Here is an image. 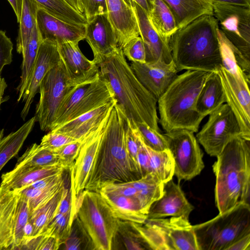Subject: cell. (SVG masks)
I'll use <instances>...</instances> for the list:
<instances>
[{"label":"cell","instance_id":"1","mask_svg":"<svg viewBox=\"0 0 250 250\" xmlns=\"http://www.w3.org/2000/svg\"><path fill=\"white\" fill-rule=\"evenodd\" d=\"M101 76L109 84L116 104L129 120L144 123L160 132L157 100L138 80L122 48L95 60Z\"/></svg>","mask_w":250,"mask_h":250},{"label":"cell","instance_id":"2","mask_svg":"<svg viewBox=\"0 0 250 250\" xmlns=\"http://www.w3.org/2000/svg\"><path fill=\"white\" fill-rule=\"evenodd\" d=\"M127 118L116 103L110 113L97 155L85 189L97 191L109 183H123L142 177L125 145Z\"/></svg>","mask_w":250,"mask_h":250},{"label":"cell","instance_id":"3","mask_svg":"<svg viewBox=\"0 0 250 250\" xmlns=\"http://www.w3.org/2000/svg\"><path fill=\"white\" fill-rule=\"evenodd\" d=\"M218 29L214 16L204 15L178 29L171 36L168 42L178 72H217L222 66Z\"/></svg>","mask_w":250,"mask_h":250},{"label":"cell","instance_id":"4","mask_svg":"<svg viewBox=\"0 0 250 250\" xmlns=\"http://www.w3.org/2000/svg\"><path fill=\"white\" fill-rule=\"evenodd\" d=\"M216 157L212 169L216 176L215 202L219 213L240 203L250 205V141L237 137Z\"/></svg>","mask_w":250,"mask_h":250},{"label":"cell","instance_id":"5","mask_svg":"<svg viewBox=\"0 0 250 250\" xmlns=\"http://www.w3.org/2000/svg\"><path fill=\"white\" fill-rule=\"evenodd\" d=\"M209 73L186 70L177 75L158 99L159 122L166 132L182 129L198 131L204 117L196 111V103Z\"/></svg>","mask_w":250,"mask_h":250},{"label":"cell","instance_id":"6","mask_svg":"<svg viewBox=\"0 0 250 250\" xmlns=\"http://www.w3.org/2000/svg\"><path fill=\"white\" fill-rule=\"evenodd\" d=\"M199 250H227L250 233V205L240 203L206 222L193 226Z\"/></svg>","mask_w":250,"mask_h":250},{"label":"cell","instance_id":"7","mask_svg":"<svg viewBox=\"0 0 250 250\" xmlns=\"http://www.w3.org/2000/svg\"><path fill=\"white\" fill-rule=\"evenodd\" d=\"M77 216L90 238L93 250L112 249L120 220L114 215L98 191L84 189L82 192Z\"/></svg>","mask_w":250,"mask_h":250},{"label":"cell","instance_id":"8","mask_svg":"<svg viewBox=\"0 0 250 250\" xmlns=\"http://www.w3.org/2000/svg\"><path fill=\"white\" fill-rule=\"evenodd\" d=\"M114 100L109 84L100 74L92 81L72 86L57 111L52 129Z\"/></svg>","mask_w":250,"mask_h":250},{"label":"cell","instance_id":"9","mask_svg":"<svg viewBox=\"0 0 250 250\" xmlns=\"http://www.w3.org/2000/svg\"><path fill=\"white\" fill-rule=\"evenodd\" d=\"M72 86L61 60L60 63L47 73L39 86L40 99L34 117L42 131L52 129L57 111Z\"/></svg>","mask_w":250,"mask_h":250},{"label":"cell","instance_id":"10","mask_svg":"<svg viewBox=\"0 0 250 250\" xmlns=\"http://www.w3.org/2000/svg\"><path fill=\"white\" fill-rule=\"evenodd\" d=\"M174 162V173L178 181L189 180L204 167L203 153L194 132L177 129L164 134Z\"/></svg>","mask_w":250,"mask_h":250},{"label":"cell","instance_id":"11","mask_svg":"<svg viewBox=\"0 0 250 250\" xmlns=\"http://www.w3.org/2000/svg\"><path fill=\"white\" fill-rule=\"evenodd\" d=\"M208 115V121L196 138L208 154L217 157L233 139L242 137L241 130L236 117L227 103Z\"/></svg>","mask_w":250,"mask_h":250},{"label":"cell","instance_id":"12","mask_svg":"<svg viewBox=\"0 0 250 250\" xmlns=\"http://www.w3.org/2000/svg\"><path fill=\"white\" fill-rule=\"evenodd\" d=\"M213 15L219 29L250 62V7L213 2Z\"/></svg>","mask_w":250,"mask_h":250},{"label":"cell","instance_id":"13","mask_svg":"<svg viewBox=\"0 0 250 250\" xmlns=\"http://www.w3.org/2000/svg\"><path fill=\"white\" fill-rule=\"evenodd\" d=\"M109 116L97 130L83 140L79 153L69 169L70 176V190L71 195L72 217L73 220L77 216L79 198L81 194L85 189L97 155Z\"/></svg>","mask_w":250,"mask_h":250},{"label":"cell","instance_id":"14","mask_svg":"<svg viewBox=\"0 0 250 250\" xmlns=\"http://www.w3.org/2000/svg\"><path fill=\"white\" fill-rule=\"evenodd\" d=\"M229 105L238 120L242 137L250 141V83L234 77L221 66L218 70Z\"/></svg>","mask_w":250,"mask_h":250},{"label":"cell","instance_id":"15","mask_svg":"<svg viewBox=\"0 0 250 250\" xmlns=\"http://www.w3.org/2000/svg\"><path fill=\"white\" fill-rule=\"evenodd\" d=\"M145 223L162 235L167 250H199L188 219L183 216L147 219Z\"/></svg>","mask_w":250,"mask_h":250},{"label":"cell","instance_id":"16","mask_svg":"<svg viewBox=\"0 0 250 250\" xmlns=\"http://www.w3.org/2000/svg\"><path fill=\"white\" fill-rule=\"evenodd\" d=\"M61 62L57 43L42 40L38 55L22 97L24 105L21 113L23 120L27 117L40 84L47 73Z\"/></svg>","mask_w":250,"mask_h":250},{"label":"cell","instance_id":"17","mask_svg":"<svg viewBox=\"0 0 250 250\" xmlns=\"http://www.w3.org/2000/svg\"><path fill=\"white\" fill-rule=\"evenodd\" d=\"M57 44L61 60L73 86L92 81L99 76V67L83 54L78 42L69 41Z\"/></svg>","mask_w":250,"mask_h":250},{"label":"cell","instance_id":"18","mask_svg":"<svg viewBox=\"0 0 250 250\" xmlns=\"http://www.w3.org/2000/svg\"><path fill=\"white\" fill-rule=\"evenodd\" d=\"M130 65L140 82L157 100L178 75L173 62H132Z\"/></svg>","mask_w":250,"mask_h":250},{"label":"cell","instance_id":"19","mask_svg":"<svg viewBox=\"0 0 250 250\" xmlns=\"http://www.w3.org/2000/svg\"><path fill=\"white\" fill-rule=\"evenodd\" d=\"M133 7L138 23L140 36L145 46L146 62H160L169 64L173 62L168 40L157 33L151 24L147 14L134 1Z\"/></svg>","mask_w":250,"mask_h":250},{"label":"cell","instance_id":"20","mask_svg":"<svg viewBox=\"0 0 250 250\" xmlns=\"http://www.w3.org/2000/svg\"><path fill=\"white\" fill-rule=\"evenodd\" d=\"M107 16L122 48L130 39L140 36L132 0H105Z\"/></svg>","mask_w":250,"mask_h":250},{"label":"cell","instance_id":"21","mask_svg":"<svg viewBox=\"0 0 250 250\" xmlns=\"http://www.w3.org/2000/svg\"><path fill=\"white\" fill-rule=\"evenodd\" d=\"M36 25L42 40H49L61 43L84 40L86 25L64 21L40 7L37 12Z\"/></svg>","mask_w":250,"mask_h":250},{"label":"cell","instance_id":"22","mask_svg":"<svg viewBox=\"0 0 250 250\" xmlns=\"http://www.w3.org/2000/svg\"><path fill=\"white\" fill-rule=\"evenodd\" d=\"M194 207L188 201L179 184L172 179L164 184L163 194L151 205L147 219L168 216L189 218Z\"/></svg>","mask_w":250,"mask_h":250},{"label":"cell","instance_id":"23","mask_svg":"<svg viewBox=\"0 0 250 250\" xmlns=\"http://www.w3.org/2000/svg\"><path fill=\"white\" fill-rule=\"evenodd\" d=\"M84 40L92 50L93 60L108 55L119 47L107 14L98 15L87 22Z\"/></svg>","mask_w":250,"mask_h":250},{"label":"cell","instance_id":"24","mask_svg":"<svg viewBox=\"0 0 250 250\" xmlns=\"http://www.w3.org/2000/svg\"><path fill=\"white\" fill-rule=\"evenodd\" d=\"M115 103V99L51 130L64 134L76 140H83L106 120Z\"/></svg>","mask_w":250,"mask_h":250},{"label":"cell","instance_id":"25","mask_svg":"<svg viewBox=\"0 0 250 250\" xmlns=\"http://www.w3.org/2000/svg\"><path fill=\"white\" fill-rule=\"evenodd\" d=\"M60 165L44 167L15 166L9 172L2 174L0 186L12 190H20L40 179L63 173Z\"/></svg>","mask_w":250,"mask_h":250},{"label":"cell","instance_id":"26","mask_svg":"<svg viewBox=\"0 0 250 250\" xmlns=\"http://www.w3.org/2000/svg\"><path fill=\"white\" fill-rule=\"evenodd\" d=\"M20 195L17 190H8L0 186V250L12 249Z\"/></svg>","mask_w":250,"mask_h":250},{"label":"cell","instance_id":"27","mask_svg":"<svg viewBox=\"0 0 250 250\" xmlns=\"http://www.w3.org/2000/svg\"><path fill=\"white\" fill-rule=\"evenodd\" d=\"M114 215L120 220L143 224L147 218L139 201L134 198L99 189L97 191Z\"/></svg>","mask_w":250,"mask_h":250},{"label":"cell","instance_id":"28","mask_svg":"<svg viewBox=\"0 0 250 250\" xmlns=\"http://www.w3.org/2000/svg\"><path fill=\"white\" fill-rule=\"evenodd\" d=\"M226 103V98L217 72H210L197 97L196 109L204 118Z\"/></svg>","mask_w":250,"mask_h":250},{"label":"cell","instance_id":"29","mask_svg":"<svg viewBox=\"0 0 250 250\" xmlns=\"http://www.w3.org/2000/svg\"><path fill=\"white\" fill-rule=\"evenodd\" d=\"M172 12L178 29L204 15H213L211 0H163Z\"/></svg>","mask_w":250,"mask_h":250},{"label":"cell","instance_id":"30","mask_svg":"<svg viewBox=\"0 0 250 250\" xmlns=\"http://www.w3.org/2000/svg\"><path fill=\"white\" fill-rule=\"evenodd\" d=\"M36 122L34 116L17 130L6 136L4 135V129L0 130V171L10 159L17 155Z\"/></svg>","mask_w":250,"mask_h":250},{"label":"cell","instance_id":"31","mask_svg":"<svg viewBox=\"0 0 250 250\" xmlns=\"http://www.w3.org/2000/svg\"><path fill=\"white\" fill-rule=\"evenodd\" d=\"M127 183L136 190L142 209L147 215L152 204L163 195L164 183L153 172Z\"/></svg>","mask_w":250,"mask_h":250},{"label":"cell","instance_id":"32","mask_svg":"<svg viewBox=\"0 0 250 250\" xmlns=\"http://www.w3.org/2000/svg\"><path fill=\"white\" fill-rule=\"evenodd\" d=\"M42 41L36 24L29 42L21 54L22 61L21 65V76L17 91L19 94L18 102L22 97L28 79L35 64L40 46Z\"/></svg>","mask_w":250,"mask_h":250},{"label":"cell","instance_id":"33","mask_svg":"<svg viewBox=\"0 0 250 250\" xmlns=\"http://www.w3.org/2000/svg\"><path fill=\"white\" fill-rule=\"evenodd\" d=\"M64 188V186L62 187L50 200L30 215L29 221L33 226V233L29 238L41 235L44 232L57 213Z\"/></svg>","mask_w":250,"mask_h":250},{"label":"cell","instance_id":"34","mask_svg":"<svg viewBox=\"0 0 250 250\" xmlns=\"http://www.w3.org/2000/svg\"><path fill=\"white\" fill-rule=\"evenodd\" d=\"M148 17L154 29L167 40H168L178 29L174 17L163 0H154Z\"/></svg>","mask_w":250,"mask_h":250},{"label":"cell","instance_id":"35","mask_svg":"<svg viewBox=\"0 0 250 250\" xmlns=\"http://www.w3.org/2000/svg\"><path fill=\"white\" fill-rule=\"evenodd\" d=\"M41 7L35 0H23L17 39V51L22 54L27 45L36 24V15Z\"/></svg>","mask_w":250,"mask_h":250},{"label":"cell","instance_id":"36","mask_svg":"<svg viewBox=\"0 0 250 250\" xmlns=\"http://www.w3.org/2000/svg\"><path fill=\"white\" fill-rule=\"evenodd\" d=\"M40 6L54 17L67 23L86 25L83 14L71 7L65 0H35Z\"/></svg>","mask_w":250,"mask_h":250},{"label":"cell","instance_id":"37","mask_svg":"<svg viewBox=\"0 0 250 250\" xmlns=\"http://www.w3.org/2000/svg\"><path fill=\"white\" fill-rule=\"evenodd\" d=\"M59 165H62L56 153L34 143L18 158L15 166L44 167Z\"/></svg>","mask_w":250,"mask_h":250},{"label":"cell","instance_id":"38","mask_svg":"<svg viewBox=\"0 0 250 250\" xmlns=\"http://www.w3.org/2000/svg\"><path fill=\"white\" fill-rule=\"evenodd\" d=\"M147 148L149 172L156 174L164 184L172 179L174 173V162L169 149L156 151L147 146Z\"/></svg>","mask_w":250,"mask_h":250},{"label":"cell","instance_id":"39","mask_svg":"<svg viewBox=\"0 0 250 250\" xmlns=\"http://www.w3.org/2000/svg\"><path fill=\"white\" fill-rule=\"evenodd\" d=\"M64 186V180L56 182L45 188H34L26 186L17 190L28 201L30 215L50 200Z\"/></svg>","mask_w":250,"mask_h":250},{"label":"cell","instance_id":"40","mask_svg":"<svg viewBox=\"0 0 250 250\" xmlns=\"http://www.w3.org/2000/svg\"><path fill=\"white\" fill-rule=\"evenodd\" d=\"M117 233L121 235L126 249L150 250L147 242L131 222L120 220Z\"/></svg>","mask_w":250,"mask_h":250},{"label":"cell","instance_id":"41","mask_svg":"<svg viewBox=\"0 0 250 250\" xmlns=\"http://www.w3.org/2000/svg\"><path fill=\"white\" fill-rule=\"evenodd\" d=\"M73 223L70 214L56 213L42 234L55 237L61 246L69 236Z\"/></svg>","mask_w":250,"mask_h":250},{"label":"cell","instance_id":"42","mask_svg":"<svg viewBox=\"0 0 250 250\" xmlns=\"http://www.w3.org/2000/svg\"><path fill=\"white\" fill-rule=\"evenodd\" d=\"M29 216L28 202L20 193L14 224V241L11 250H18L21 245L24 237V229L29 221Z\"/></svg>","mask_w":250,"mask_h":250},{"label":"cell","instance_id":"43","mask_svg":"<svg viewBox=\"0 0 250 250\" xmlns=\"http://www.w3.org/2000/svg\"><path fill=\"white\" fill-rule=\"evenodd\" d=\"M134 123L143 142L147 147L156 151H163L168 149L164 134L146 124Z\"/></svg>","mask_w":250,"mask_h":250},{"label":"cell","instance_id":"44","mask_svg":"<svg viewBox=\"0 0 250 250\" xmlns=\"http://www.w3.org/2000/svg\"><path fill=\"white\" fill-rule=\"evenodd\" d=\"M125 56L132 62H146V52L144 42L139 36L129 40L123 47Z\"/></svg>","mask_w":250,"mask_h":250},{"label":"cell","instance_id":"45","mask_svg":"<svg viewBox=\"0 0 250 250\" xmlns=\"http://www.w3.org/2000/svg\"><path fill=\"white\" fill-rule=\"evenodd\" d=\"M83 140H76L68 143L55 153L60 158L61 164L65 170L69 169L77 157Z\"/></svg>","mask_w":250,"mask_h":250},{"label":"cell","instance_id":"46","mask_svg":"<svg viewBox=\"0 0 250 250\" xmlns=\"http://www.w3.org/2000/svg\"><path fill=\"white\" fill-rule=\"evenodd\" d=\"M75 141V139L66 135L50 130L43 136L40 145L43 148L55 152L64 145Z\"/></svg>","mask_w":250,"mask_h":250},{"label":"cell","instance_id":"47","mask_svg":"<svg viewBox=\"0 0 250 250\" xmlns=\"http://www.w3.org/2000/svg\"><path fill=\"white\" fill-rule=\"evenodd\" d=\"M87 22L98 15L107 14L105 0H79Z\"/></svg>","mask_w":250,"mask_h":250},{"label":"cell","instance_id":"48","mask_svg":"<svg viewBox=\"0 0 250 250\" xmlns=\"http://www.w3.org/2000/svg\"><path fill=\"white\" fill-rule=\"evenodd\" d=\"M13 44L4 31L0 30V78L4 67L12 61Z\"/></svg>","mask_w":250,"mask_h":250},{"label":"cell","instance_id":"49","mask_svg":"<svg viewBox=\"0 0 250 250\" xmlns=\"http://www.w3.org/2000/svg\"><path fill=\"white\" fill-rule=\"evenodd\" d=\"M140 144L137 156V163L141 175L143 177L149 173V153L147 146L143 142L140 135Z\"/></svg>","mask_w":250,"mask_h":250},{"label":"cell","instance_id":"50","mask_svg":"<svg viewBox=\"0 0 250 250\" xmlns=\"http://www.w3.org/2000/svg\"><path fill=\"white\" fill-rule=\"evenodd\" d=\"M57 213L64 214H70L71 220L74 221L72 217L71 195L70 189L65 188L63 194L60 202Z\"/></svg>","mask_w":250,"mask_h":250},{"label":"cell","instance_id":"51","mask_svg":"<svg viewBox=\"0 0 250 250\" xmlns=\"http://www.w3.org/2000/svg\"><path fill=\"white\" fill-rule=\"evenodd\" d=\"M60 246L55 237L44 234L39 235L37 250H56Z\"/></svg>","mask_w":250,"mask_h":250},{"label":"cell","instance_id":"52","mask_svg":"<svg viewBox=\"0 0 250 250\" xmlns=\"http://www.w3.org/2000/svg\"><path fill=\"white\" fill-rule=\"evenodd\" d=\"M227 250H250V233L238 239Z\"/></svg>","mask_w":250,"mask_h":250},{"label":"cell","instance_id":"53","mask_svg":"<svg viewBox=\"0 0 250 250\" xmlns=\"http://www.w3.org/2000/svg\"><path fill=\"white\" fill-rule=\"evenodd\" d=\"M13 8L19 23L21 19L23 0H7Z\"/></svg>","mask_w":250,"mask_h":250},{"label":"cell","instance_id":"54","mask_svg":"<svg viewBox=\"0 0 250 250\" xmlns=\"http://www.w3.org/2000/svg\"><path fill=\"white\" fill-rule=\"evenodd\" d=\"M138 4L148 16L151 11L154 0H132Z\"/></svg>","mask_w":250,"mask_h":250},{"label":"cell","instance_id":"55","mask_svg":"<svg viewBox=\"0 0 250 250\" xmlns=\"http://www.w3.org/2000/svg\"><path fill=\"white\" fill-rule=\"evenodd\" d=\"M212 2L236 5L247 7H250V0H211Z\"/></svg>","mask_w":250,"mask_h":250},{"label":"cell","instance_id":"56","mask_svg":"<svg viewBox=\"0 0 250 250\" xmlns=\"http://www.w3.org/2000/svg\"><path fill=\"white\" fill-rule=\"evenodd\" d=\"M7 87V84L5 79L3 78H0V110L1 104L8 100L7 97L4 96V91Z\"/></svg>","mask_w":250,"mask_h":250},{"label":"cell","instance_id":"57","mask_svg":"<svg viewBox=\"0 0 250 250\" xmlns=\"http://www.w3.org/2000/svg\"><path fill=\"white\" fill-rule=\"evenodd\" d=\"M77 12L83 14V9L79 0H65Z\"/></svg>","mask_w":250,"mask_h":250}]
</instances>
